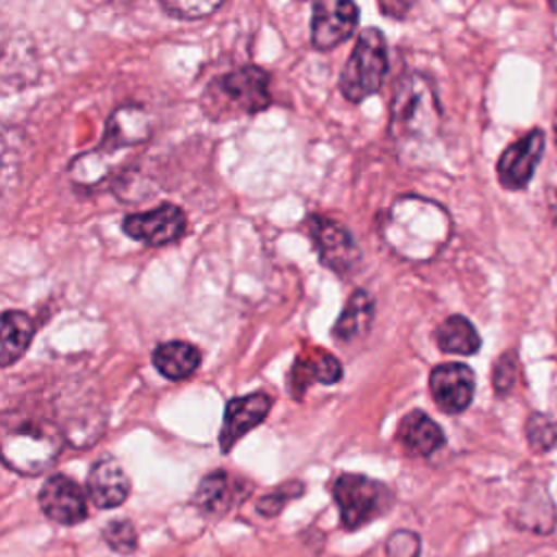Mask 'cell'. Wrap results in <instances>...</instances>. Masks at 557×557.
<instances>
[{
	"label": "cell",
	"mask_w": 557,
	"mask_h": 557,
	"mask_svg": "<svg viewBox=\"0 0 557 557\" xmlns=\"http://www.w3.org/2000/svg\"><path fill=\"white\" fill-rule=\"evenodd\" d=\"M429 392L444 413H461L474 396V372L466 363H440L429 374Z\"/></svg>",
	"instance_id": "cell-15"
},
{
	"label": "cell",
	"mask_w": 557,
	"mask_h": 557,
	"mask_svg": "<svg viewBox=\"0 0 557 557\" xmlns=\"http://www.w3.org/2000/svg\"><path fill=\"white\" fill-rule=\"evenodd\" d=\"M152 135V115L135 102L120 104L111 111V115L104 122L102 141L98 148L104 152L120 157V152L131 150L139 144H146Z\"/></svg>",
	"instance_id": "cell-11"
},
{
	"label": "cell",
	"mask_w": 557,
	"mask_h": 557,
	"mask_svg": "<svg viewBox=\"0 0 557 557\" xmlns=\"http://www.w3.org/2000/svg\"><path fill=\"white\" fill-rule=\"evenodd\" d=\"M413 9V2H392V0H383L379 2V11L392 20H405V15Z\"/></svg>",
	"instance_id": "cell-30"
},
{
	"label": "cell",
	"mask_w": 557,
	"mask_h": 557,
	"mask_svg": "<svg viewBox=\"0 0 557 557\" xmlns=\"http://www.w3.org/2000/svg\"><path fill=\"white\" fill-rule=\"evenodd\" d=\"M202 113L211 120L252 115L272 102L270 74L259 65H239L215 76L202 94Z\"/></svg>",
	"instance_id": "cell-4"
},
{
	"label": "cell",
	"mask_w": 557,
	"mask_h": 557,
	"mask_svg": "<svg viewBox=\"0 0 557 557\" xmlns=\"http://www.w3.org/2000/svg\"><path fill=\"white\" fill-rule=\"evenodd\" d=\"M117 161H120V157H113L96 146L87 152L76 154L72 159V163L67 165V174H70L72 183H76L81 187H94V185L102 183L113 172Z\"/></svg>",
	"instance_id": "cell-23"
},
{
	"label": "cell",
	"mask_w": 557,
	"mask_h": 557,
	"mask_svg": "<svg viewBox=\"0 0 557 557\" xmlns=\"http://www.w3.org/2000/svg\"><path fill=\"white\" fill-rule=\"evenodd\" d=\"M200 361H202L200 348L183 339L161 342L152 350V366L168 381L189 379L200 368Z\"/></svg>",
	"instance_id": "cell-19"
},
{
	"label": "cell",
	"mask_w": 557,
	"mask_h": 557,
	"mask_svg": "<svg viewBox=\"0 0 557 557\" xmlns=\"http://www.w3.org/2000/svg\"><path fill=\"white\" fill-rule=\"evenodd\" d=\"M35 337V320L17 309L2 313V342H0V366L9 368L17 361Z\"/></svg>",
	"instance_id": "cell-21"
},
{
	"label": "cell",
	"mask_w": 557,
	"mask_h": 557,
	"mask_svg": "<svg viewBox=\"0 0 557 557\" xmlns=\"http://www.w3.org/2000/svg\"><path fill=\"white\" fill-rule=\"evenodd\" d=\"M122 231L146 246H168L185 235L187 215L178 205L161 202L150 211L128 213L122 220Z\"/></svg>",
	"instance_id": "cell-8"
},
{
	"label": "cell",
	"mask_w": 557,
	"mask_h": 557,
	"mask_svg": "<svg viewBox=\"0 0 557 557\" xmlns=\"http://www.w3.org/2000/svg\"><path fill=\"white\" fill-rule=\"evenodd\" d=\"M516 372H518L516 352H503V355L496 359L494 372H492V383H494L496 394H507V392L513 387Z\"/></svg>",
	"instance_id": "cell-29"
},
{
	"label": "cell",
	"mask_w": 557,
	"mask_h": 557,
	"mask_svg": "<svg viewBox=\"0 0 557 557\" xmlns=\"http://www.w3.org/2000/svg\"><path fill=\"white\" fill-rule=\"evenodd\" d=\"M252 492V483L246 476H237L228 470H213L205 474L191 496V503L205 516H224L237 503L246 500Z\"/></svg>",
	"instance_id": "cell-13"
},
{
	"label": "cell",
	"mask_w": 557,
	"mask_h": 557,
	"mask_svg": "<svg viewBox=\"0 0 557 557\" xmlns=\"http://www.w3.org/2000/svg\"><path fill=\"white\" fill-rule=\"evenodd\" d=\"M387 72V46L385 37L376 26H368L359 33L350 57L344 63L339 74V91L342 96L357 104L370 96H374Z\"/></svg>",
	"instance_id": "cell-6"
},
{
	"label": "cell",
	"mask_w": 557,
	"mask_h": 557,
	"mask_svg": "<svg viewBox=\"0 0 557 557\" xmlns=\"http://www.w3.org/2000/svg\"><path fill=\"white\" fill-rule=\"evenodd\" d=\"M553 131H555V144H557V111H555V120H553Z\"/></svg>",
	"instance_id": "cell-31"
},
{
	"label": "cell",
	"mask_w": 557,
	"mask_h": 557,
	"mask_svg": "<svg viewBox=\"0 0 557 557\" xmlns=\"http://www.w3.org/2000/svg\"><path fill=\"white\" fill-rule=\"evenodd\" d=\"M544 150V133L540 128L529 131L518 141L509 144L496 163L498 181L505 189H524L533 178Z\"/></svg>",
	"instance_id": "cell-14"
},
{
	"label": "cell",
	"mask_w": 557,
	"mask_h": 557,
	"mask_svg": "<svg viewBox=\"0 0 557 557\" xmlns=\"http://www.w3.org/2000/svg\"><path fill=\"white\" fill-rule=\"evenodd\" d=\"M305 492V483L302 481H296V479H289L281 485H276L274 490H270L268 494H263L259 500H257V511L259 516H265V518H274L278 516L294 498H300Z\"/></svg>",
	"instance_id": "cell-25"
},
{
	"label": "cell",
	"mask_w": 557,
	"mask_h": 557,
	"mask_svg": "<svg viewBox=\"0 0 557 557\" xmlns=\"http://www.w3.org/2000/svg\"><path fill=\"white\" fill-rule=\"evenodd\" d=\"M85 487L89 500L98 509H115L126 503L131 494V479L115 457L104 455L91 463Z\"/></svg>",
	"instance_id": "cell-17"
},
{
	"label": "cell",
	"mask_w": 557,
	"mask_h": 557,
	"mask_svg": "<svg viewBox=\"0 0 557 557\" xmlns=\"http://www.w3.org/2000/svg\"><path fill=\"white\" fill-rule=\"evenodd\" d=\"M396 440L413 457H431L446 442L442 426L422 409H411L400 418Z\"/></svg>",
	"instance_id": "cell-18"
},
{
	"label": "cell",
	"mask_w": 557,
	"mask_h": 557,
	"mask_svg": "<svg viewBox=\"0 0 557 557\" xmlns=\"http://www.w3.org/2000/svg\"><path fill=\"white\" fill-rule=\"evenodd\" d=\"M342 374H344V368L339 359L333 352L313 346L302 350L294 359L287 372V392L294 400H300L311 383L333 385L342 379Z\"/></svg>",
	"instance_id": "cell-16"
},
{
	"label": "cell",
	"mask_w": 557,
	"mask_h": 557,
	"mask_svg": "<svg viewBox=\"0 0 557 557\" xmlns=\"http://www.w3.org/2000/svg\"><path fill=\"white\" fill-rule=\"evenodd\" d=\"M305 228L324 268L339 276H348L359 268L361 250L352 233L342 222L322 213H311L305 222Z\"/></svg>",
	"instance_id": "cell-7"
},
{
	"label": "cell",
	"mask_w": 557,
	"mask_h": 557,
	"mask_svg": "<svg viewBox=\"0 0 557 557\" xmlns=\"http://www.w3.org/2000/svg\"><path fill=\"white\" fill-rule=\"evenodd\" d=\"M65 444L63 431L48 418L20 413L2 418L0 429V453L9 470L37 476L46 472L57 459Z\"/></svg>",
	"instance_id": "cell-2"
},
{
	"label": "cell",
	"mask_w": 557,
	"mask_h": 557,
	"mask_svg": "<svg viewBox=\"0 0 557 557\" xmlns=\"http://www.w3.org/2000/svg\"><path fill=\"white\" fill-rule=\"evenodd\" d=\"M374 320V298L366 289H355L337 315L331 335L339 344H352L368 335Z\"/></svg>",
	"instance_id": "cell-20"
},
{
	"label": "cell",
	"mask_w": 557,
	"mask_h": 557,
	"mask_svg": "<svg viewBox=\"0 0 557 557\" xmlns=\"http://www.w3.org/2000/svg\"><path fill=\"white\" fill-rule=\"evenodd\" d=\"M359 24V7L350 0H318L311 7L309 39L320 52L344 44Z\"/></svg>",
	"instance_id": "cell-9"
},
{
	"label": "cell",
	"mask_w": 557,
	"mask_h": 557,
	"mask_svg": "<svg viewBox=\"0 0 557 557\" xmlns=\"http://www.w3.org/2000/svg\"><path fill=\"white\" fill-rule=\"evenodd\" d=\"M435 342L442 352H453V355H474L481 348V337L474 329V324L455 313L448 315L440 326L435 329Z\"/></svg>",
	"instance_id": "cell-22"
},
{
	"label": "cell",
	"mask_w": 557,
	"mask_h": 557,
	"mask_svg": "<svg viewBox=\"0 0 557 557\" xmlns=\"http://www.w3.org/2000/svg\"><path fill=\"white\" fill-rule=\"evenodd\" d=\"M385 557H420V535L411 529H396L385 540Z\"/></svg>",
	"instance_id": "cell-28"
},
{
	"label": "cell",
	"mask_w": 557,
	"mask_h": 557,
	"mask_svg": "<svg viewBox=\"0 0 557 557\" xmlns=\"http://www.w3.org/2000/svg\"><path fill=\"white\" fill-rule=\"evenodd\" d=\"M331 496L339 509V522L346 531H357L385 516L394 505V492L366 474L344 472L333 479Z\"/></svg>",
	"instance_id": "cell-5"
},
{
	"label": "cell",
	"mask_w": 557,
	"mask_h": 557,
	"mask_svg": "<svg viewBox=\"0 0 557 557\" xmlns=\"http://www.w3.org/2000/svg\"><path fill=\"white\" fill-rule=\"evenodd\" d=\"M274 400L268 392H250L244 396H233L226 405H224V420L220 426V450L226 455L233 450V446L248 435L255 426H259L270 409H272Z\"/></svg>",
	"instance_id": "cell-12"
},
{
	"label": "cell",
	"mask_w": 557,
	"mask_h": 557,
	"mask_svg": "<svg viewBox=\"0 0 557 557\" xmlns=\"http://www.w3.org/2000/svg\"><path fill=\"white\" fill-rule=\"evenodd\" d=\"M524 435H527L529 448L542 455L557 444V424L546 413L533 411L524 422Z\"/></svg>",
	"instance_id": "cell-24"
},
{
	"label": "cell",
	"mask_w": 557,
	"mask_h": 557,
	"mask_svg": "<svg viewBox=\"0 0 557 557\" xmlns=\"http://www.w3.org/2000/svg\"><path fill=\"white\" fill-rule=\"evenodd\" d=\"M453 233L448 211L424 196L403 194L383 215L381 237L387 248L413 263L431 261L446 246Z\"/></svg>",
	"instance_id": "cell-1"
},
{
	"label": "cell",
	"mask_w": 557,
	"mask_h": 557,
	"mask_svg": "<svg viewBox=\"0 0 557 557\" xmlns=\"http://www.w3.org/2000/svg\"><path fill=\"white\" fill-rule=\"evenodd\" d=\"M87 492L67 474H50L39 487L37 503L41 513L63 527L81 524L87 513Z\"/></svg>",
	"instance_id": "cell-10"
},
{
	"label": "cell",
	"mask_w": 557,
	"mask_h": 557,
	"mask_svg": "<svg viewBox=\"0 0 557 557\" xmlns=\"http://www.w3.org/2000/svg\"><path fill=\"white\" fill-rule=\"evenodd\" d=\"M442 126V109L433 81L422 72H405L389 104V137L396 144L431 141Z\"/></svg>",
	"instance_id": "cell-3"
},
{
	"label": "cell",
	"mask_w": 557,
	"mask_h": 557,
	"mask_svg": "<svg viewBox=\"0 0 557 557\" xmlns=\"http://www.w3.org/2000/svg\"><path fill=\"white\" fill-rule=\"evenodd\" d=\"M161 11L176 20H202L222 9V2H209V0H161Z\"/></svg>",
	"instance_id": "cell-27"
},
{
	"label": "cell",
	"mask_w": 557,
	"mask_h": 557,
	"mask_svg": "<svg viewBox=\"0 0 557 557\" xmlns=\"http://www.w3.org/2000/svg\"><path fill=\"white\" fill-rule=\"evenodd\" d=\"M102 540L104 544L113 550V553H120V555H133L137 550V544H139V537H137V529L131 520L126 518H115V520H109L104 527H102Z\"/></svg>",
	"instance_id": "cell-26"
}]
</instances>
